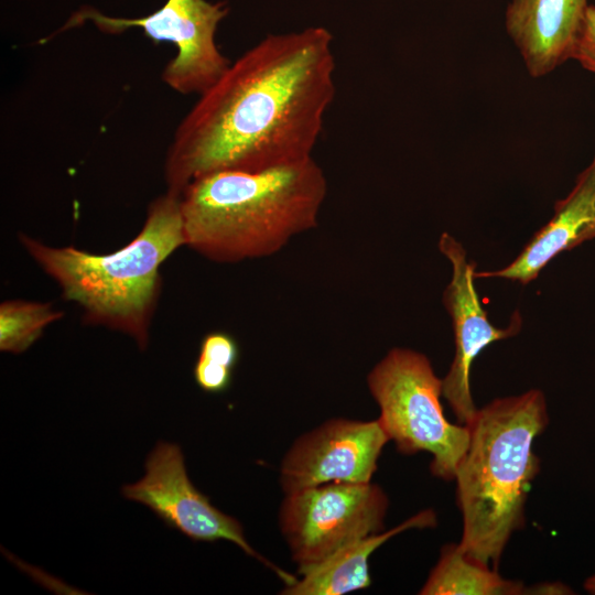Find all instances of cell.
Segmentation results:
<instances>
[{"label": "cell", "mask_w": 595, "mask_h": 595, "mask_svg": "<svg viewBox=\"0 0 595 595\" xmlns=\"http://www.w3.org/2000/svg\"><path fill=\"white\" fill-rule=\"evenodd\" d=\"M227 13L225 3L206 0H166L153 13L137 19L108 17L86 7L73 14L64 28L85 21L110 34L140 28L154 42L173 43L176 55L165 66L162 79L178 94L201 95L230 65L215 41L217 26Z\"/></svg>", "instance_id": "7"}, {"label": "cell", "mask_w": 595, "mask_h": 595, "mask_svg": "<svg viewBox=\"0 0 595 595\" xmlns=\"http://www.w3.org/2000/svg\"><path fill=\"white\" fill-rule=\"evenodd\" d=\"M333 35L269 34L239 56L177 126L167 191L220 171L258 172L311 158L335 97Z\"/></svg>", "instance_id": "1"}, {"label": "cell", "mask_w": 595, "mask_h": 595, "mask_svg": "<svg viewBox=\"0 0 595 595\" xmlns=\"http://www.w3.org/2000/svg\"><path fill=\"white\" fill-rule=\"evenodd\" d=\"M63 312L50 303L20 300L0 305V349L21 354L36 342L46 326L60 320Z\"/></svg>", "instance_id": "15"}, {"label": "cell", "mask_w": 595, "mask_h": 595, "mask_svg": "<svg viewBox=\"0 0 595 595\" xmlns=\"http://www.w3.org/2000/svg\"><path fill=\"white\" fill-rule=\"evenodd\" d=\"M571 589L561 582H539L528 587L524 586L522 594L529 595H559L571 594Z\"/></svg>", "instance_id": "19"}, {"label": "cell", "mask_w": 595, "mask_h": 595, "mask_svg": "<svg viewBox=\"0 0 595 595\" xmlns=\"http://www.w3.org/2000/svg\"><path fill=\"white\" fill-rule=\"evenodd\" d=\"M198 358L234 369L239 358V347L230 334L212 332L203 338Z\"/></svg>", "instance_id": "16"}, {"label": "cell", "mask_w": 595, "mask_h": 595, "mask_svg": "<svg viewBox=\"0 0 595 595\" xmlns=\"http://www.w3.org/2000/svg\"><path fill=\"white\" fill-rule=\"evenodd\" d=\"M20 241L64 299L83 309L86 323L121 332L141 350L148 346L161 291L159 269L186 245L180 195L169 191L150 204L134 238L108 255L52 247L24 234Z\"/></svg>", "instance_id": "4"}, {"label": "cell", "mask_w": 595, "mask_h": 595, "mask_svg": "<svg viewBox=\"0 0 595 595\" xmlns=\"http://www.w3.org/2000/svg\"><path fill=\"white\" fill-rule=\"evenodd\" d=\"M436 522L434 510L425 509L390 530L361 538L286 584L281 594L343 595L367 588L371 583L369 558L381 544L405 530L434 528Z\"/></svg>", "instance_id": "13"}, {"label": "cell", "mask_w": 595, "mask_h": 595, "mask_svg": "<svg viewBox=\"0 0 595 595\" xmlns=\"http://www.w3.org/2000/svg\"><path fill=\"white\" fill-rule=\"evenodd\" d=\"M439 249L451 261L453 275L443 294L444 305L453 320L455 355L442 379V394L457 423L469 425L476 408L470 392L469 371L474 359L489 344L515 336L521 328L516 311L506 328L494 326L483 309L474 284L476 263L468 261L463 246L450 234H442Z\"/></svg>", "instance_id": "10"}, {"label": "cell", "mask_w": 595, "mask_h": 595, "mask_svg": "<svg viewBox=\"0 0 595 595\" xmlns=\"http://www.w3.org/2000/svg\"><path fill=\"white\" fill-rule=\"evenodd\" d=\"M584 588L595 595V574L588 577L584 583Z\"/></svg>", "instance_id": "20"}, {"label": "cell", "mask_w": 595, "mask_h": 595, "mask_svg": "<svg viewBox=\"0 0 595 595\" xmlns=\"http://www.w3.org/2000/svg\"><path fill=\"white\" fill-rule=\"evenodd\" d=\"M524 584L467 555L458 543L441 549L440 558L419 591L422 595H522Z\"/></svg>", "instance_id": "14"}, {"label": "cell", "mask_w": 595, "mask_h": 595, "mask_svg": "<svg viewBox=\"0 0 595 595\" xmlns=\"http://www.w3.org/2000/svg\"><path fill=\"white\" fill-rule=\"evenodd\" d=\"M571 58L595 74V6L586 9L571 52Z\"/></svg>", "instance_id": "17"}, {"label": "cell", "mask_w": 595, "mask_h": 595, "mask_svg": "<svg viewBox=\"0 0 595 595\" xmlns=\"http://www.w3.org/2000/svg\"><path fill=\"white\" fill-rule=\"evenodd\" d=\"M368 389L380 409V421L397 450L407 455H432L433 476L454 480L470 440L469 426L451 423L440 398L442 379L422 353L392 348L367 376Z\"/></svg>", "instance_id": "5"}, {"label": "cell", "mask_w": 595, "mask_h": 595, "mask_svg": "<svg viewBox=\"0 0 595 595\" xmlns=\"http://www.w3.org/2000/svg\"><path fill=\"white\" fill-rule=\"evenodd\" d=\"M389 500L376 484L329 483L285 494L281 533L302 575L346 545L383 531Z\"/></svg>", "instance_id": "6"}, {"label": "cell", "mask_w": 595, "mask_h": 595, "mask_svg": "<svg viewBox=\"0 0 595 595\" xmlns=\"http://www.w3.org/2000/svg\"><path fill=\"white\" fill-rule=\"evenodd\" d=\"M544 393L531 389L497 398L477 410L468 448L454 480L463 519L462 550L497 570L512 534L524 526V509L540 459L536 439L547 429Z\"/></svg>", "instance_id": "3"}, {"label": "cell", "mask_w": 595, "mask_h": 595, "mask_svg": "<svg viewBox=\"0 0 595 595\" xmlns=\"http://www.w3.org/2000/svg\"><path fill=\"white\" fill-rule=\"evenodd\" d=\"M595 238V155L577 175L567 196L554 204L552 218L528 241L519 256L496 271L474 278H502L528 284L559 253Z\"/></svg>", "instance_id": "12"}, {"label": "cell", "mask_w": 595, "mask_h": 595, "mask_svg": "<svg viewBox=\"0 0 595 595\" xmlns=\"http://www.w3.org/2000/svg\"><path fill=\"white\" fill-rule=\"evenodd\" d=\"M232 371L234 369L197 358L194 366V379L202 390L218 393L229 387Z\"/></svg>", "instance_id": "18"}, {"label": "cell", "mask_w": 595, "mask_h": 595, "mask_svg": "<svg viewBox=\"0 0 595 595\" xmlns=\"http://www.w3.org/2000/svg\"><path fill=\"white\" fill-rule=\"evenodd\" d=\"M588 6L587 0H510L506 30L531 77L545 76L571 58Z\"/></svg>", "instance_id": "11"}, {"label": "cell", "mask_w": 595, "mask_h": 595, "mask_svg": "<svg viewBox=\"0 0 595 595\" xmlns=\"http://www.w3.org/2000/svg\"><path fill=\"white\" fill-rule=\"evenodd\" d=\"M326 193L313 156L258 172L207 174L180 194L185 246L220 263L271 256L317 226Z\"/></svg>", "instance_id": "2"}, {"label": "cell", "mask_w": 595, "mask_h": 595, "mask_svg": "<svg viewBox=\"0 0 595 595\" xmlns=\"http://www.w3.org/2000/svg\"><path fill=\"white\" fill-rule=\"evenodd\" d=\"M389 437L380 421L333 419L301 435L280 467L285 494L329 483H369Z\"/></svg>", "instance_id": "9"}, {"label": "cell", "mask_w": 595, "mask_h": 595, "mask_svg": "<svg viewBox=\"0 0 595 595\" xmlns=\"http://www.w3.org/2000/svg\"><path fill=\"white\" fill-rule=\"evenodd\" d=\"M144 467L145 474L140 480L121 488L127 499L147 506L167 527L193 541L232 542L249 556L273 570L285 584L296 580L256 552L246 540L241 523L214 507L209 498L193 485L177 444L158 442Z\"/></svg>", "instance_id": "8"}]
</instances>
